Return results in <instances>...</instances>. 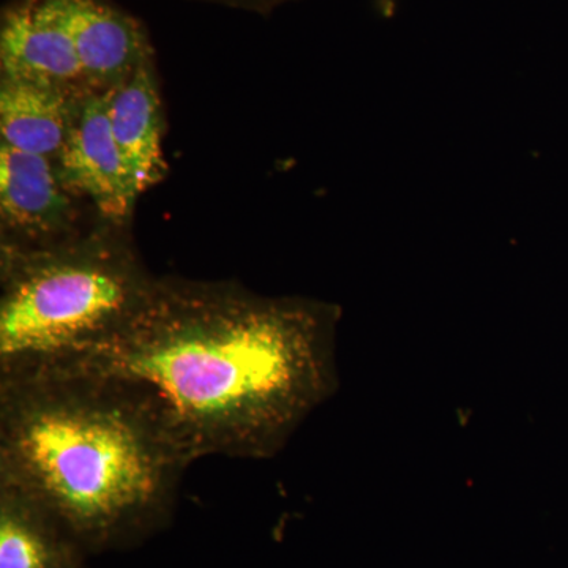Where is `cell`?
<instances>
[{"label":"cell","mask_w":568,"mask_h":568,"mask_svg":"<svg viewBox=\"0 0 568 568\" xmlns=\"http://www.w3.org/2000/svg\"><path fill=\"white\" fill-rule=\"evenodd\" d=\"M339 321L316 298L156 276L140 315L84 365L148 383L196 459L274 458L338 390Z\"/></svg>","instance_id":"cell-1"},{"label":"cell","mask_w":568,"mask_h":568,"mask_svg":"<svg viewBox=\"0 0 568 568\" xmlns=\"http://www.w3.org/2000/svg\"><path fill=\"white\" fill-rule=\"evenodd\" d=\"M194 458L162 396L95 365L0 384V477L78 544H108L171 506Z\"/></svg>","instance_id":"cell-2"},{"label":"cell","mask_w":568,"mask_h":568,"mask_svg":"<svg viewBox=\"0 0 568 568\" xmlns=\"http://www.w3.org/2000/svg\"><path fill=\"white\" fill-rule=\"evenodd\" d=\"M155 282L132 226L97 220L58 244L0 245V384L88 364L130 327Z\"/></svg>","instance_id":"cell-3"},{"label":"cell","mask_w":568,"mask_h":568,"mask_svg":"<svg viewBox=\"0 0 568 568\" xmlns=\"http://www.w3.org/2000/svg\"><path fill=\"white\" fill-rule=\"evenodd\" d=\"M80 201L51 159L0 144V245L37 248L80 234L100 220L85 219Z\"/></svg>","instance_id":"cell-4"},{"label":"cell","mask_w":568,"mask_h":568,"mask_svg":"<svg viewBox=\"0 0 568 568\" xmlns=\"http://www.w3.org/2000/svg\"><path fill=\"white\" fill-rule=\"evenodd\" d=\"M108 92L85 93L54 166L63 186L100 220L132 226L138 196L112 134Z\"/></svg>","instance_id":"cell-5"},{"label":"cell","mask_w":568,"mask_h":568,"mask_svg":"<svg viewBox=\"0 0 568 568\" xmlns=\"http://www.w3.org/2000/svg\"><path fill=\"white\" fill-rule=\"evenodd\" d=\"M0 74L91 91L55 0H13L0 18Z\"/></svg>","instance_id":"cell-6"},{"label":"cell","mask_w":568,"mask_h":568,"mask_svg":"<svg viewBox=\"0 0 568 568\" xmlns=\"http://www.w3.org/2000/svg\"><path fill=\"white\" fill-rule=\"evenodd\" d=\"M73 37L88 88L108 92L153 59L140 20L108 0H55Z\"/></svg>","instance_id":"cell-7"},{"label":"cell","mask_w":568,"mask_h":568,"mask_svg":"<svg viewBox=\"0 0 568 568\" xmlns=\"http://www.w3.org/2000/svg\"><path fill=\"white\" fill-rule=\"evenodd\" d=\"M108 112L115 144L138 197L163 181L164 111L155 58L108 92Z\"/></svg>","instance_id":"cell-8"},{"label":"cell","mask_w":568,"mask_h":568,"mask_svg":"<svg viewBox=\"0 0 568 568\" xmlns=\"http://www.w3.org/2000/svg\"><path fill=\"white\" fill-rule=\"evenodd\" d=\"M88 92L37 78L0 74V144L54 162Z\"/></svg>","instance_id":"cell-9"},{"label":"cell","mask_w":568,"mask_h":568,"mask_svg":"<svg viewBox=\"0 0 568 568\" xmlns=\"http://www.w3.org/2000/svg\"><path fill=\"white\" fill-rule=\"evenodd\" d=\"M77 545L50 508L0 477V568H74Z\"/></svg>","instance_id":"cell-10"},{"label":"cell","mask_w":568,"mask_h":568,"mask_svg":"<svg viewBox=\"0 0 568 568\" xmlns=\"http://www.w3.org/2000/svg\"><path fill=\"white\" fill-rule=\"evenodd\" d=\"M193 2L213 3V6L248 11V13L268 14L278 7L295 2V0H193Z\"/></svg>","instance_id":"cell-11"}]
</instances>
